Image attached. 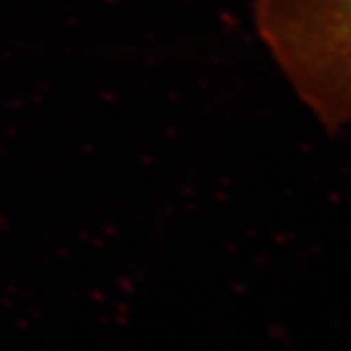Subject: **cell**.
I'll return each mask as SVG.
<instances>
[{"mask_svg": "<svg viewBox=\"0 0 351 351\" xmlns=\"http://www.w3.org/2000/svg\"><path fill=\"white\" fill-rule=\"evenodd\" d=\"M254 30L328 134L351 132V0H254Z\"/></svg>", "mask_w": 351, "mask_h": 351, "instance_id": "6da1fadb", "label": "cell"}]
</instances>
